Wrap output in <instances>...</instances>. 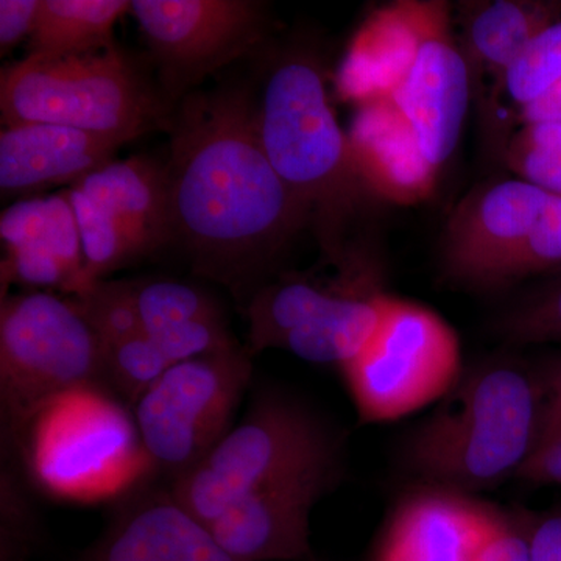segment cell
I'll return each instance as SVG.
<instances>
[{
  "mask_svg": "<svg viewBox=\"0 0 561 561\" xmlns=\"http://www.w3.org/2000/svg\"><path fill=\"white\" fill-rule=\"evenodd\" d=\"M41 0H2L0 2V54H9L35 31Z\"/></svg>",
  "mask_w": 561,
  "mask_h": 561,
  "instance_id": "obj_35",
  "label": "cell"
},
{
  "mask_svg": "<svg viewBox=\"0 0 561 561\" xmlns=\"http://www.w3.org/2000/svg\"><path fill=\"white\" fill-rule=\"evenodd\" d=\"M341 370L362 423H389L451 391L459 337L437 312L389 295L378 330Z\"/></svg>",
  "mask_w": 561,
  "mask_h": 561,
  "instance_id": "obj_9",
  "label": "cell"
},
{
  "mask_svg": "<svg viewBox=\"0 0 561 561\" xmlns=\"http://www.w3.org/2000/svg\"><path fill=\"white\" fill-rule=\"evenodd\" d=\"M494 513L456 491H416L398 505L373 561H472Z\"/></svg>",
  "mask_w": 561,
  "mask_h": 561,
  "instance_id": "obj_20",
  "label": "cell"
},
{
  "mask_svg": "<svg viewBox=\"0 0 561 561\" xmlns=\"http://www.w3.org/2000/svg\"><path fill=\"white\" fill-rule=\"evenodd\" d=\"M73 298L103 346L125 341L144 331L131 279H101L80 297Z\"/></svg>",
  "mask_w": 561,
  "mask_h": 561,
  "instance_id": "obj_28",
  "label": "cell"
},
{
  "mask_svg": "<svg viewBox=\"0 0 561 561\" xmlns=\"http://www.w3.org/2000/svg\"><path fill=\"white\" fill-rule=\"evenodd\" d=\"M253 365L245 346L173 364L133 408L151 470L171 483L232 430Z\"/></svg>",
  "mask_w": 561,
  "mask_h": 561,
  "instance_id": "obj_10",
  "label": "cell"
},
{
  "mask_svg": "<svg viewBox=\"0 0 561 561\" xmlns=\"http://www.w3.org/2000/svg\"><path fill=\"white\" fill-rule=\"evenodd\" d=\"M13 454L41 490L70 501L127 493L151 470L127 405L99 386L47 405Z\"/></svg>",
  "mask_w": 561,
  "mask_h": 561,
  "instance_id": "obj_7",
  "label": "cell"
},
{
  "mask_svg": "<svg viewBox=\"0 0 561 561\" xmlns=\"http://www.w3.org/2000/svg\"><path fill=\"white\" fill-rule=\"evenodd\" d=\"M76 561H232L173 496L171 486H133Z\"/></svg>",
  "mask_w": 561,
  "mask_h": 561,
  "instance_id": "obj_16",
  "label": "cell"
},
{
  "mask_svg": "<svg viewBox=\"0 0 561 561\" xmlns=\"http://www.w3.org/2000/svg\"><path fill=\"white\" fill-rule=\"evenodd\" d=\"M147 337L172 364L239 348L208 291L172 278L131 279Z\"/></svg>",
  "mask_w": 561,
  "mask_h": 561,
  "instance_id": "obj_22",
  "label": "cell"
},
{
  "mask_svg": "<svg viewBox=\"0 0 561 561\" xmlns=\"http://www.w3.org/2000/svg\"><path fill=\"white\" fill-rule=\"evenodd\" d=\"M130 11L160 66L165 101L260 46L264 7L250 0H131Z\"/></svg>",
  "mask_w": 561,
  "mask_h": 561,
  "instance_id": "obj_12",
  "label": "cell"
},
{
  "mask_svg": "<svg viewBox=\"0 0 561 561\" xmlns=\"http://www.w3.org/2000/svg\"><path fill=\"white\" fill-rule=\"evenodd\" d=\"M337 461V442L308 408L261 391L241 423L169 486L180 504L209 527L243 497Z\"/></svg>",
  "mask_w": 561,
  "mask_h": 561,
  "instance_id": "obj_6",
  "label": "cell"
},
{
  "mask_svg": "<svg viewBox=\"0 0 561 561\" xmlns=\"http://www.w3.org/2000/svg\"><path fill=\"white\" fill-rule=\"evenodd\" d=\"M537 370L483 362L460 376L405 446L409 470L435 489L467 494L518 476L540 438Z\"/></svg>",
  "mask_w": 561,
  "mask_h": 561,
  "instance_id": "obj_3",
  "label": "cell"
},
{
  "mask_svg": "<svg viewBox=\"0 0 561 561\" xmlns=\"http://www.w3.org/2000/svg\"><path fill=\"white\" fill-rule=\"evenodd\" d=\"M472 561H531L519 519H508L496 511L489 534Z\"/></svg>",
  "mask_w": 561,
  "mask_h": 561,
  "instance_id": "obj_32",
  "label": "cell"
},
{
  "mask_svg": "<svg viewBox=\"0 0 561 561\" xmlns=\"http://www.w3.org/2000/svg\"><path fill=\"white\" fill-rule=\"evenodd\" d=\"M125 140L54 124L9 125L0 133V192L3 198L39 197L73 186L114 161Z\"/></svg>",
  "mask_w": 561,
  "mask_h": 561,
  "instance_id": "obj_19",
  "label": "cell"
},
{
  "mask_svg": "<svg viewBox=\"0 0 561 561\" xmlns=\"http://www.w3.org/2000/svg\"><path fill=\"white\" fill-rule=\"evenodd\" d=\"M254 121L262 149L316 232L324 260L348 264L354 254L346 238L371 194L328 101L316 57L291 49L267 66L254 98Z\"/></svg>",
  "mask_w": 561,
  "mask_h": 561,
  "instance_id": "obj_2",
  "label": "cell"
},
{
  "mask_svg": "<svg viewBox=\"0 0 561 561\" xmlns=\"http://www.w3.org/2000/svg\"><path fill=\"white\" fill-rule=\"evenodd\" d=\"M0 560L27 561L36 538V518L20 478L11 468H3L0 483Z\"/></svg>",
  "mask_w": 561,
  "mask_h": 561,
  "instance_id": "obj_30",
  "label": "cell"
},
{
  "mask_svg": "<svg viewBox=\"0 0 561 561\" xmlns=\"http://www.w3.org/2000/svg\"><path fill=\"white\" fill-rule=\"evenodd\" d=\"M130 5L128 0H41L31 55L77 57L110 49L114 24Z\"/></svg>",
  "mask_w": 561,
  "mask_h": 561,
  "instance_id": "obj_24",
  "label": "cell"
},
{
  "mask_svg": "<svg viewBox=\"0 0 561 561\" xmlns=\"http://www.w3.org/2000/svg\"><path fill=\"white\" fill-rule=\"evenodd\" d=\"M519 117L524 125L534 124V122H561V81L537 102L524 108Z\"/></svg>",
  "mask_w": 561,
  "mask_h": 561,
  "instance_id": "obj_37",
  "label": "cell"
},
{
  "mask_svg": "<svg viewBox=\"0 0 561 561\" xmlns=\"http://www.w3.org/2000/svg\"><path fill=\"white\" fill-rule=\"evenodd\" d=\"M561 81V21L553 22L508 66L494 88L519 113Z\"/></svg>",
  "mask_w": 561,
  "mask_h": 561,
  "instance_id": "obj_26",
  "label": "cell"
},
{
  "mask_svg": "<svg viewBox=\"0 0 561 561\" xmlns=\"http://www.w3.org/2000/svg\"><path fill=\"white\" fill-rule=\"evenodd\" d=\"M507 161L519 180L561 197V122L524 125L508 144Z\"/></svg>",
  "mask_w": 561,
  "mask_h": 561,
  "instance_id": "obj_27",
  "label": "cell"
},
{
  "mask_svg": "<svg viewBox=\"0 0 561 561\" xmlns=\"http://www.w3.org/2000/svg\"><path fill=\"white\" fill-rule=\"evenodd\" d=\"M389 294L367 262L351 260L335 275L280 276L262 284L243 306L249 321L247 351H289L313 364L353 359L378 330Z\"/></svg>",
  "mask_w": 561,
  "mask_h": 561,
  "instance_id": "obj_8",
  "label": "cell"
},
{
  "mask_svg": "<svg viewBox=\"0 0 561 561\" xmlns=\"http://www.w3.org/2000/svg\"><path fill=\"white\" fill-rule=\"evenodd\" d=\"M68 192L90 286L172 242L168 175L160 162L114 160Z\"/></svg>",
  "mask_w": 561,
  "mask_h": 561,
  "instance_id": "obj_11",
  "label": "cell"
},
{
  "mask_svg": "<svg viewBox=\"0 0 561 561\" xmlns=\"http://www.w3.org/2000/svg\"><path fill=\"white\" fill-rule=\"evenodd\" d=\"M146 332L103 346V389L128 409L135 408L144 393L172 367Z\"/></svg>",
  "mask_w": 561,
  "mask_h": 561,
  "instance_id": "obj_25",
  "label": "cell"
},
{
  "mask_svg": "<svg viewBox=\"0 0 561 561\" xmlns=\"http://www.w3.org/2000/svg\"><path fill=\"white\" fill-rule=\"evenodd\" d=\"M348 140L357 171L373 197L400 206L431 197L438 172L391 99L359 106Z\"/></svg>",
  "mask_w": 561,
  "mask_h": 561,
  "instance_id": "obj_21",
  "label": "cell"
},
{
  "mask_svg": "<svg viewBox=\"0 0 561 561\" xmlns=\"http://www.w3.org/2000/svg\"><path fill=\"white\" fill-rule=\"evenodd\" d=\"M471 94L470 62L448 20L421 44L415 65L390 98L438 173L459 146Z\"/></svg>",
  "mask_w": 561,
  "mask_h": 561,
  "instance_id": "obj_17",
  "label": "cell"
},
{
  "mask_svg": "<svg viewBox=\"0 0 561 561\" xmlns=\"http://www.w3.org/2000/svg\"><path fill=\"white\" fill-rule=\"evenodd\" d=\"M2 291L11 284L28 290L80 297L90 289L83 245L68 190L18 201L0 217Z\"/></svg>",
  "mask_w": 561,
  "mask_h": 561,
  "instance_id": "obj_14",
  "label": "cell"
},
{
  "mask_svg": "<svg viewBox=\"0 0 561 561\" xmlns=\"http://www.w3.org/2000/svg\"><path fill=\"white\" fill-rule=\"evenodd\" d=\"M531 561H561V508L518 516Z\"/></svg>",
  "mask_w": 561,
  "mask_h": 561,
  "instance_id": "obj_33",
  "label": "cell"
},
{
  "mask_svg": "<svg viewBox=\"0 0 561 561\" xmlns=\"http://www.w3.org/2000/svg\"><path fill=\"white\" fill-rule=\"evenodd\" d=\"M165 164L172 242L203 278L243 301L305 216L262 149L247 88L190 92L173 106Z\"/></svg>",
  "mask_w": 561,
  "mask_h": 561,
  "instance_id": "obj_1",
  "label": "cell"
},
{
  "mask_svg": "<svg viewBox=\"0 0 561 561\" xmlns=\"http://www.w3.org/2000/svg\"><path fill=\"white\" fill-rule=\"evenodd\" d=\"M551 194L524 180H502L472 191L446 225L443 278L465 289L512 284L513 268Z\"/></svg>",
  "mask_w": 561,
  "mask_h": 561,
  "instance_id": "obj_13",
  "label": "cell"
},
{
  "mask_svg": "<svg viewBox=\"0 0 561 561\" xmlns=\"http://www.w3.org/2000/svg\"><path fill=\"white\" fill-rule=\"evenodd\" d=\"M559 3L494 0L467 3L461 14L465 57L472 77L479 70L501 80L535 36L557 22Z\"/></svg>",
  "mask_w": 561,
  "mask_h": 561,
  "instance_id": "obj_23",
  "label": "cell"
},
{
  "mask_svg": "<svg viewBox=\"0 0 561 561\" xmlns=\"http://www.w3.org/2000/svg\"><path fill=\"white\" fill-rule=\"evenodd\" d=\"M561 271V197L551 195L537 227L531 231L513 268L512 284L516 280Z\"/></svg>",
  "mask_w": 561,
  "mask_h": 561,
  "instance_id": "obj_31",
  "label": "cell"
},
{
  "mask_svg": "<svg viewBox=\"0 0 561 561\" xmlns=\"http://www.w3.org/2000/svg\"><path fill=\"white\" fill-rule=\"evenodd\" d=\"M516 478L535 485L561 486V437L538 446Z\"/></svg>",
  "mask_w": 561,
  "mask_h": 561,
  "instance_id": "obj_36",
  "label": "cell"
},
{
  "mask_svg": "<svg viewBox=\"0 0 561 561\" xmlns=\"http://www.w3.org/2000/svg\"><path fill=\"white\" fill-rule=\"evenodd\" d=\"M3 124H54L113 138H138L168 127L172 110L124 54L110 49L77 57H36L3 68Z\"/></svg>",
  "mask_w": 561,
  "mask_h": 561,
  "instance_id": "obj_4",
  "label": "cell"
},
{
  "mask_svg": "<svg viewBox=\"0 0 561 561\" xmlns=\"http://www.w3.org/2000/svg\"><path fill=\"white\" fill-rule=\"evenodd\" d=\"M103 387V345L73 297L46 290L2 298L0 419L3 451L47 405L81 387Z\"/></svg>",
  "mask_w": 561,
  "mask_h": 561,
  "instance_id": "obj_5",
  "label": "cell"
},
{
  "mask_svg": "<svg viewBox=\"0 0 561 561\" xmlns=\"http://www.w3.org/2000/svg\"><path fill=\"white\" fill-rule=\"evenodd\" d=\"M537 375L542 391V419L538 448L561 437V356L546 360L538 368Z\"/></svg>",
  "mask_w": 561,
  "mask_h": 561,
  "instance_id": "obj_34",
  "label": "cell"
},
{
  "mask_svg": "<svg viewBox=\"0 0 561 561\" xmlns=\"http://www.w3.org/2000/svg\"><path fill=\"white\" fill-rule=\"evenodd\" d=\"M342 465H324L232 504L208 530L232 561L300 560L311 553L309 523Z\"/></svg>",
  "mask_w": 561,
  "mask_h": 561,
  "instance_id": "obj_15",
  "label": "cell"
},
{
  "mask_svg": "<svg viewBox=\"0 0 561 561\" xmlns=\"http://www.w3.org/2000/svg\"><path fill=\"white\" fill-rule=\"evenodd\" d=\"M448 20L445 2L402 0L373 11L339 70L342 98L359 106L390 99L415 65L421 44Z\"/></svg>",
  "mask_w": 561,
  "mask_h": 561,
  "instance_id": "obj_18",
  "label": "cell"
},
{
  "mask_svg": "<svg viewBox=\"0 0 561 561\" xmlns=\"http://www.w3.org/2000/svg\"><path fill=\"white\" fill-rule=\"evenodd\" d=\"M497 332L511 343H561V275L501 317Z\"/></svg>",
  "mask_w": 561,
  "mask_h": 561,
  "instance_id": "obj_29",
  "label": "cell"
}]
</instances>
